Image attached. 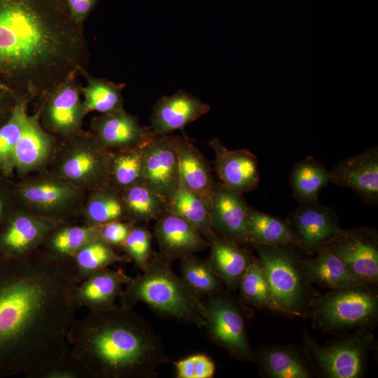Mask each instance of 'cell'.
Here are the masks:
<instances>
[{
    "mask_svg": "<svg viewBox=\"0 0 378 378\" xmlns=\"http://www.w3.org/2000/svg\"><path fill=\"white\" fill-rule=\"evenodd\" d=\"M253 362L263 377L311 378L312 362L303 348L288 345L263 346L254 352Z\"/></svg>",
    "mask_w": 378,
    "mask_h": 378,
    "instance_id": "obj_23",
    "label": "cell"
},
{
    "mask_svg": "<svg viewBox=\"0 0 378 378\" xmlns=\"http://www.w3.org/2000/svg\"><path fill=\"white\" fill-rule=\"evenodd\" d=\"M86 83L80 87L82 105L85 113L98 111L102 114L113 113L123 108L121 90L122 85L85 74Z\"/></svg>",
    "mask_w": 378,
    "mask_h": 378,
    "instance_id": "obj_33",
    "label": "cell"
},
{
    "mask_svg": "<svg viewBox=\"0 0 378 378\" xmlns=\"http://www.w3.org/2000/svg\"><path fill=\"white\" fill-rule=\"evenodd\" d=\"M89 62L84 26L65 0H0V78L17 99L40 102Z\"/></svg>",
    "mask_w": 378,
    "mask_h": 378,
    "instance_id": "obj_2",
    "label": "cell"
},
{
    "mask_svg": "<svg viewBox=\"0 0 378 378\" xmlns=\"http://www.w3.org/2000/svg\"><path fill=\"white\" fill-rule=\"evenodd\" d=\"M160 253L170 260L194 255L209 246L200 232L183 218L164 213L154 226Z\"/></svg>",
    "mask_w": 378,
    "mask_h": 378,
    "instance_id": "obj_18",
    "label": "cell"
},
{
    "mask_svg": "<svg viewBox=\"0 0 378 378\" xmlns=\"http://www.w3.org/2000/svg\"><path fill=\"white\" fill-rule=\"evenodd\" d=\"M76 77L59 84L39 102L40 123L50 132L69 138L84 133L82 122L87 114Z\"/></svg>",
    "mask_w": 378,
    "mask_h": 378,
    "instance_id": "obj_11",
    "label": "cell"
},
{
    "mask_svg": "<svg viewBox=\"0 0 378 378\" xmlns=\"http://www.w3.org/2000/svg\"><path fill=\"white\" fill-rule=\"evenodd\" d=\"M172 260L153 252L142 273L128 279L119 297L120 305L133 308L143 302L160 315L203 327V304L177 276Z\"/></svg>",
    "mask_w": 378,
    "mask_h": 378,
    "instance_id": "obj_4",
    "label": "cell"
},
{
    "mask_svg": "<svg viewBox=\"0 0 378 378\" xmlns=\"http://www.w3.org/2000/svg\"><path fill=\"white\" fill-rule=\"evenodd\" d=\"M287 220L295 234L297 247L309 254L322 248L340 228L336 214L318 201L300 204Z\"/></svg>",
    "mask_w": 378,
    "mask_h": 378,
    "instance_id": "obj_15",
    "label": "cell"
},
{
    "mask_svg": "<svg viewBox=\"0 0 378 378\" xmlns=\"http://www.w3.org/2000/svg\"><path fill=\"white\" fill-rule=\"evenodd\" d=\"M375 347L372 327L359 328L349 335L327 345L319 344L309 332L302 334V348L312 365L326 378H360Z\"/></svg>",
    "mask_w": 378,
    "mask_h": 378,
    "instance_id": "obj_7",
    "label": "cell"
},
{
    "mask_svg": "<svg viewBox=\"0 0 378 378\" xmlns=\"http://www.w3.org/2000/svg\"><path fill=\"white\" fill-rule=\"evenodd\" d=\"M237 288L245 303L280 313L266 274L258 258H255L248 265Z\"/></svg>",
    "mask_w": 378,
    "mask_h": 378,
    "instance_id": "obj_36",
    "label": "cell"
},
{
    "mask_svg": "<svg viewBox=\"0 0 378 378\" xmlns=\"http://www.w3.org/2000/svg\"><path fill=\"white\" fill-rule=\"evenodd\" d=\"M330 183L346 187L368 204L378 201V149H368L340 161L330 171Z\"/></svg>",
    "mask_w": 378,
    "mask_h": 378,
    "instance_id": "obj_17",
    "label": "cell"
},
{
    "mask_svg": "<svg viewBox=\"0 0 378 378\" xmlns=\"http://www.w3.org/2000/svg\"><path fill=\"white\" fill-rule=\"evenodd\" d=\"M85 225L99 226L116 220H129L120 191L109 186L96 190L84 211Z\"/></svg>",
    "mask_w": 378,
    "mask_h": 378,
    "instance_id": "obj_34",
    "label": "cell"
},
{
    "mask_svg": "<svg viewBox=\"0 0 378 378\" xmlns=\"http://www.w3.org/2000/svg\"><path fill=\"white\" fill-rule=\"evenodd\" d=\"M151 242L152 235L147 227L135 224L120 247L125 255L144 271L153 253Z\"/></svg>",
    "mask_w": 378,
    "mask_h": 378,
    "instance_id": "obj_40",
    "label": "cell"
},
{
    "mask_svg": "<svg viewBox=\"0 0 378 378\" xmlns=\"http://www.w3.org/2000/svg\"><path fill=\"white\" fill-rule=\"evenodd\" d=\"M280 313L305 316L318 294L290 246L254 245Z\"/></svg>",
    "mask_w": 378,
    "mask_h": 378,
    "instance_id": "obj_5",
    "label": "cell"
},
{
    "mask_svg": "<svg viewBox=\"0 0 378 378\" xmlns=\"http://www.w3.org/2000/svg\"><path fill=\"white\" fill-rule=\"evenodd\" d=\"M341 258L365 284L378 282V234L375 229L358 227L339 228L323 246Z\"/></svg>",
    "mask_w": 378,
    "mask_h": 378,
    "instance_id": "obj_10",
    "label": "cell"
},
{
    "mask_svg": "<svg viewBox=\"0 0 378 378\" xmlns=\"http://www.w3.org/2000/svg\"><path fill=\"white\" fill-rule=\"evenodd\" d=\"M73 20L84 26L85 22L96 8L100 0H65Z\"/></svg>",
    "mask_w": 378,
    "mask_h": 378,
    "instance_id": "obj_44",
    "label": "cell"
},
{
    "mask_svg": "<svg viewBox=\"0 0 378 378\" xmlns=\"http://www.w3.org/2000/svg\"><path fill=\"white\" fill-rule=\"evenodd\" d=\"M214 231L241 245L251 244L247 221L248 206L241 193L225 184L214 183L209 199Z\"/></svg>",
    "mask_w": 378,
    "mask_h": 378,
    "instance_id": "obj_16",
    "label": "cell"
},
{
    "mask_svg": "<svg viewBox=\"0 0 378 378\" xmlns=\"http://www.w3.org/2000/svg\"><path fill=\"white\" fill-rule=\"evenodd\" d=\"M215 154V168L222 183L243 193L254 190L259 183L256 157L246 149L230 150L218 139L209 144Z\"/></svg>",
    "mask_w": 378,
    "mask_h": 378,
    "instance_id": "obj_20",
    "label": "cell"
},
{
    "mask_svg": "<svg viewBox=\"0 0 378 378\" xmlns=\"http://www.w3.org/2000/svg\"><path fill=\"white\" fill-rule=\"evenodd\" d=\"M27 104L24 99H17L10 116L0 125V174L2 176H8L13 170V153L28 115Z\"/></svg>",
    "mask_w": 378,
    "mask_h": 378,
    "instance_id": "obj_38",
    "label": "cell"
},
{
    "mask_svg": "<svg viewBox=\"0 0 378 378\" xmlns=\"http://www.w3.org/2000/svg\"><path fill=\"white\" fill-rule=\"evenodd\" d=\"M59 222L13 207L0 227V254L20 257L39 248Z\"/></svg>",
    "mask_w": 378,
    "mask_h": 378,
    "instance_id": "obj_12",
    "label": "cell"
},
{
    "mask_svg": "<svg viewBox=\"0 0 378 378\" xmlns=\"http://www.w3.org/2000/svg\"><path fill=\"white\" fill-rule=\"evenodd\" d=\"M38 378H88V376L69 351L64 358L42 371Z\"/></svg>",
    "mask_w": 378,
    "mask_h": 378,
    "instance_id": "obj_42",
    "label": "cell"
},
{
    "mask_svg": "<svg viewBox=\"0 0 378 378\" xmlns=\"http://www.w3.org/2000/svg\"><path fill=\"white\" fill-rule=\"evenodd\" d=\"M209 267L230 291L234 290L251 262L255 258L241 244L218 234L209 241Z\"/></svg>",
    "mask_w": 378,
    "mask_h": 378,
    "instance_id": "obj_24",
    "label": "cell"
},
{
    "mask_svg": "<svg viewBox=\"0 0 378 378\" xmlns=\"http://www.w3.org/2000/svg\"><path fill=\"white\" fill-rule=\"evenodd\" d=\"M164 211L188 221L208 241L216 234L211 222L209 202L186 188L180 177L177 190L165 204Z\"/></svg>",
    "mask_w": 378,
    "mask_h": 378,
    "instance_id": "obj_28",
    "label": "cell"
},
{
    "mask_svg": "<svg viewBox=\"0 0 378 378\" xmlns=\"http://www.w3.org/2000/svg\"><path fill=\"white\" fill-rule=\"evenodd\" d=\"M16 102L12 91L0 78V125L8 118Z\"/></svg>",
    "mask_w": 378,
    "mask_h": 378,
    "instance_id": "obj_46",
    "label": "cell"
},
{
    "mask_svg": "<svg viewBox=\"0 0 378 378\" xmlns=\"http://www.w3.org/2000/svg\"><path fill=\"white\" fill-rule=\"evenodd\" d=\"M129 215V220L148 222L165 213V202L144 184L119 190Z\"/></svg>",
    "mask_w": 378,
    "mask_h": 378,
    "instance_id": "obj_37",
    "label": "cell"
},
{
    "mask_svg": "<svg viewBox=\"0 0 378 378\" xmlns=\"http://www.w3.org/2000/svg\"><path fill=\"white\" fill-rule=\"evenodd\" d=\"M248 229L251 244L297 246L293 230L286 220L272 216L248 206Z\"/></svg>",
    "mask_w": 378,
    "mask_h": 378,
    "instance_id": "obj_30",
    "label": "cell"
},
{
    "mask_svg": "<svg viewBox=\"0 0 378 378\" xmlns=\"http://www.w3.org/2000/svg\"><path fill=\"white\" fill-rule=\"evenodd\" d=\"M71 260L78 284L91 274L112 265L131 262L128 257L118 254L113 246L99 238L83 246Z\"/></svg>",
    "mask_w": 378,
    "mask_h": 378,
    "instance_id": "obj_32",
    "label": "cell"
},
{
    "mask_svg": "<svg viewBox=\"0 0 378 378\" xmlns=\"http://www.w3.org/2000/svg\"><path fill=\"white\" fill-rule=\"evenodd\" d=\"M330 183V171L312 158L298 162L290 175V186L295 198L300 203L318 201L321 190Z\"/></svg>",
    "mask_w": 378,
    "mask_h": 378,
    "instance_id": "obj_31",
    "label": "cell"
},
{
    "mask_svg": "<svg viewBox=\"0 0 378 378\" xmlns=\"http://www.w3.org/2000/svg\"><path fill=\"white\" fill-rule=\"evenodd\" d=\"M129 278L120 268L107 267L91 274L75 287L74 298L77 307L89 311L114 307Z\"/></svg>",
    "mask_w": 378,
    "mask_h": 378,
    "instance_id": "obj_22",
    "label": "cell"
},
{
    "mask_svg": "<svg viewBox=\"0 0 378 378\" xmlns=\"http://www.w3.org/2000/svg\"><path fill=\"white\" fill-rule=\"evenodd\" d=\"M67 339L88 378H155L158 368L169 362L148 321L120 304L75 319Z\"/></svg>",
    "mask_w": 378,
    "mask_h": 378,
    "instance_id": "obj_3",
    "label": "cell"
},
{
    "mask_svg": "<svg viewBox=\"0 0 378 378\" xmlns=\"http://www.w3.org/2000/svg\"><path fill=\"white\" fill-rule=\"evenodd\" d=\"M93 134L106 148L116 150L142 146L155 134L142 127L137 118L124 109L92 119Z\"/></svg>",
    "mask_w": 378,
    "mask_h": 378,
    "instance_id": "obj_19",
    "label": "cell"
},
{
    "mask_svg": "<svg viewBox=\"0 0 378 378\" xmlns=\"http://www.w3.org/2000/svg\"><path fill=\"white\" fill-rule=\"evenodd\" d=\"M145 144L112 153L110 183H113L114 188L121 190L136 185L144 184Z\"/></svg>",
    "mask_w": 378,
    "mask_h": 378,
    "instance_id": "obj_35",
    "label": "cell"
},
{
    "mask_svg": "<svg viewBox=\"0 0 378 378\" xmlns=\"http://www.w3.org/2000/svg\"><path fill=\"white\" fill-rule=\"evenodd\" d=\"M174 139L181 181L209 202L215 183L206 158L186 136L176 135Z\"/></svg>",
    "mask_w": 378,
    "mask_h": 378,
    "instance_id": "obj_26",
    "label": "cell"
},
{
    "mask_svg": "<svg viewBox=\"0 0 378 378\" xmlns=\"http://www.w3.org/2000/svg\"><path fill=\"white\" fill-rule=\"evenodd\" d=\"M78 284L71 259L0 254V378H38L69 353Z\"/></svg>",
    "mask_w": 378,
    "mask_h": 378,
    "instance_id": "obj_1",
    "label": "cell"
},
{
    "mask_svg": "<svg viewBox=\"0 0 378 378\" xmlns=\"http://www.w3.org/2000/svg\"><path fill=\"white\" fill-rule=\"evenodd\" d=\"M316 254L312 259H301L303 270L312 284L330 290L365 284L328 248L323 247Z\"/></svg>",
    "mask_w": 378,
    "mask_h": 378,
    "instance_id": "obj_27",
    "label": "cell"
},
{
    "mask_svg": "<svg viewBox=\"0 0 378 378\" xmlns=\"http://www.w3.org/2000/svg\"><path fill=\"white\" fill-rule=\"evenodd\" d=\"M78 188L52 178L28 181L13 187L15 200L29 206L35 214L62 220L69 206L78 197Z\"/></svg>",
    "mask_w": 378,
    "mask_h": 378,
    "instance_id": "obj_14",
    "label": "cell"
},
{
    "mask_svg": "<svg viewBox=\"0 0 378 378\" xmlns=\"http://www.w3.org/2000/svg\"><path fill=\"white\" fill-rule=\"evenodd\" d=\"M210 110L208 104L183 91L163 97L155 104L150 130L157 136H166L182 130Z\"/></svg>",
    "mask_w": 378,
    "mask_h": 378,
    "instance_id": "obj_21",
    "label": "cell"
},
{
    "mask_svg": "<svg viewBox=\"0 0 378 378\" xmlns=\"http://www.w3.org/2000/svg\"><path fill=\"white\" fill-rule=\"evenodd\" d=\"M13 186L0 174V227L14 207Z\"/></svg>",
    "mask_w": 378,
    "mask_h": 378,
    "instance_id": "obj_45",
    "label": "cell"
},
{
    "mask_svg": "<svg viewBox=\"0 0 378 378\" xmlns=\"http://www.w3.org/2000/svg\"><path fill=\"white\" fill-rule=\"evenodd\" d=\"M176 378H212L216 372L214 360L204 354H197L174 362Z\"/></svg>",
    "mask_w": 378,
    "mask_h": 378,
    "instance_id": "obj_41",
    "label": "cell"
},
{
    "mask_svg": "<svg viewBox=\"0 0 378 378\" xmlns=\"http://www.w3.org/2000/svg\"><path fill=\"white\" fill-rule=\"evenodd\" d=\"M135 224L130 220H121L99 225V239L113 247H120Z\"/></svg>",
    "mask_w": 378,
    "mask_h": 378,
    "instance_id": "obj_43",
    "label": "cell"
},
{
    "mask_svg": "<svg viewBox=\"0 0 378 378\" xmlns=\"http://www.w3.org/2000/svg\"><path fill=\"white\" fill-rule=\"evenodd\" d=\"M375 286L363 284L318 295L309 310L313 327L329 333L372 327L378 316Z\"/></svg>",
    "mask_w": 378,
    "mask_h": 378,
    "instance_id": "obj_6",
    "label": "cell"
},
{
    "mask_svg": "<svg viewBox=\"0 0 378 378\" xmlns=\"http://www.w3.org/2000/svg\"><path fill=\"white\" fill-rule=\"evenodd\" d=\"M53 146V139L39 122L38 115H27L13 156V169L26 173L45 162Z\"/></svg>",
    "mask_w": 378,
    "mask_h": 378,
    "instance_id": "obj_25",
    "label": "cell"
},
{
    "mask_svg": "<svg viewBox=\"0 0 378 378\" xmlns=\"http://www.w3.org/2000/svg\"><path fill=\"white\" fill-rule=\"evenodd\" d=\"M71 138L59 164L62 179L78 189L98 190L109 186L112 152L94 134L83 133Z\"/></svg>",
    "mask_w": 378,
    "mask_h": 378,
    "instance_id": "obj_9",
    "label": "cell"
},
{
    "mask_svg": "<svg viewBox=\"0 0 378 378\" xmlns=\"http://www.w3.org/2000/svg\"><path fill=\"white\" fill-rule=\"evenodd\" d=\"M203 304V327L209 339L242 362H253L242 313L236 301L222 290L207 296Z\"/></svg>",
    "mask_w": 378,
    "mask_h": 378,
    "instance_id": "obj_8",
    "label": "cell"
},
{
    "mask_svg": "<svg viewBox=\"0 0 378 378\" xmlns=\"http://www.w3.org/2000/svg\"><path fill=\"white\" fill-rule=\"evenodd\" d=\"M181 279L197 296L210 295L222 290L221 281L206 260L189 255L181 259Z\"/></svg>",
    "mask_w": 378,
    "mask_h": 378,
    "instance_id": "obj_39",
    "label": "cell"
},
{
    "mask_svg": "<svg viewBox=\"0 0 378 378\" xmlns=\"http://www.w3.org/2000/svg\"><path fill=\"white\" fill-rule=\"evenodd\" d=\"M179 182L174 136H153L144 145V184L167 203Z\"/></svg>",
    "mask_w": 378,
    "mask_h": 378,
    "instance_id": "obj_13",
    "label": "cell"
},
{
    "mask_svg": "<svg viewBox=\"0 0 378 378\" xmlns=\"http://www.w3.org/2000/svg\"><path fill=\"white\" fill-rule=\"evenodd\" d=\"M99 238V226L66 224L62 221L49 233L41 247L58 260L71 259L85 244Z\"/></svg>",
    "mask_w": 378,
    "mask_h": 378,
    "instance_id": "obj_29",
    "label": "cell"
}]
</instances>
